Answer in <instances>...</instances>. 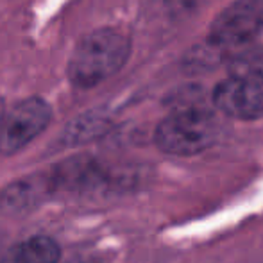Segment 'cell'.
<instances>
[{"label": "cell", "mask_w": 263, "mask_h": 263, "mask_svg": "<svg viewBox=\"0 0 263 263\" xmlns=\"http://www.w3.org/2000/svg\"><path fill=\"white\" fill-rule=\"evenodd\" d=\"M129 58V42L115 29L88 34L68 61V77L76 86L90 88L117 73Z\"/></svg>", "instance_id": "6da1fadb"}, {"label": "cell", "mask_w": 263, "mask_h": 263, "mask_svg": "<svg viewBox=\"0 0 263 263\" xmlns=\"http://www.w3.org/2000/svg\"><path fill=\"white\" fill-rule=\"evenodd\" d=\"M220 125L211 111L199 106H184L158 125L156 145L172 156H195L218 140Z\"/></svg>", "instance_id": "7a4b0ae2"}, {"label": "cell", "mask_w": 263, "mask_h": 263, "mask_svg": "<svg viewBox=\"0 0 263 263\" xmlns=\"http://www.w3.org/2000/svg\"><path fill=\"white\" fill-rule=\"evenodd\" d=\"M52 109L43 99L31 97L6 111L0 124V154H16L47 129Z\"/></svg>", "instance_id": "3957f363"}, {"label": "cell", "mask_w": 263, "mask_h": 263, "mask_svg": "<svg viewBox=\"0 0 263 263\" xmlns=\"http://www.w3.org/2000/svg\"><path fill=\"white\" fill-rule=\"evenodd\" d=\"M263 29V0H235L211 25L210 38L218 47H238Z\"/></svg>", "instance_id": "277c9868"}, {"label": "cell", "mask_w": 263, "mask_h": 263, "mask_svg": "<svg viewBox=\"0 0 263 263\" xmlns=\"http://www.w3.org/2000/svg\"><path fill=\"white\" fill-rule=\"evenodd\" d=\"M213 102L224 115L238 120H254L263 115L261 86L236 77H231L215 88Z\"/></svg>", "instance_id": "5b68a950"}, {"label": "cell", "mask_w": 263, "mask_h": 263, "mask_svg": "<svg viewBox=\"0 0 263 263\" xmlns=\"http://www.w3.org/2000/svg\"><path fill=\"white\" fill-rule=\"evenodd\" d=\"M50 179L54 192H99L109 186L111 174L99 161L91 158L70 159L52 170Z\"/></svg>", "instance_id": "8992f818"}, {"label": "cell", "mask_w": 263, "mask_h": 263, "mask_svg": "<svg viewBox=\"0 0 263 263\" xmlns=\"http://www.w3.org/2000/svg\"><path fill=\"white\" fill-rule=\"evenodd\" d=\"M0 263H61V247L50 236L34 235L14 243Z\"/></svg>", "instance_id": "52a82bcc"}, {"label": "cell", "mask_w": 263, "mask_h": 263, "mask_svg": "<svg viewBox=\"0 0 263 263\" xmlns=\"http://www.w3.org/2000/svg\"><path fill=\"white\" fill-rule=\"evenodd\" d=\"M109 127V120L102 115L97 113H86L77 117L73 122H70L65 127L61 135V142L65 145H81V143H88L91 140L99 138L107 131Z\"/></svg>", "instance_id": "ba28073f"}, {"label": "cell", "mask_w": 263, "mask_h": 263, "mask_svg": "<svg viewBox=\"0 0 263 263\" xmlns=\"http://www.w3.org/2000/svg\"><path fill=\"white\" fill-rule=\"evenodd\" d=\"M233 77L242 81H249L258 86L263 84V50L251 49L240 52L231 63Z\"/></svg>", "instance_id": "9c48e42d"}, {"label": "cell", "mask_w": 263, "mask_h": 263, "mask_svg": "<svg viewBox=\"0 0 263 263\" xmlns=\"http://www.w3.org/2000/svg\"><path fill=\"white\" fill-rule=\"evenodd\" d=\"M170 2H172V6L177 7V9H188V7L195 6L199 0H170Z\"/></svg>", "instance_id": "30bf717a"}, {"label": "cell", "mask_w": 263, "mask_h": 263, "mask_svg": "<svg viewBox=\"0 0 263 263\" xmlns=\"http://www.w3.org/2000/svg\"><path fill=\"white\" fill-rule=\"evenodd\" d=\"M66 263H101L97 258H88V256H77V258H72L70 261Z\"/></svg>", "instance_id": "8fae6325"}, {"label": "cell", "mask_w": 263, "mask_h": 263, "mask_svg": "<svg viewBox=\"0 0 263 263\" xmlns=\"http://www.w3.org/2000/svg\"><path fill=\"white\" fill-rule=\"evenodd\" d=\"M4 115H6V107H4V101L0 99V124H2V120H4Z\"/></svg>", "instance_id": "7c38bea8"}]
</instances>
